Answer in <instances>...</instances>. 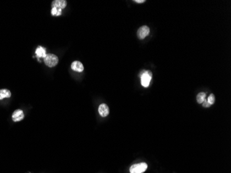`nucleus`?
I'll return each instance as SVG.
<instances>
[{
    "label": "nucleus",
    "mask_w": 231,
    "mask_h": 173,
    "mask_svg": "<svg viewBox=\"0 0 231 173\" xmlns=\"http://www.w3.org/2000/svg\"><path fill=\"white\" fill-rule=\"evenodd\" d=\"M141 85L144 87H147L150 85V81L152 79V72L150 71H143L141 73Z\"/></svg>",
    "instance_id": "obj_1"
},
{
    "label": "nucleus",
    "mask_w": 231,
    "mask_h": 173,
    "mask_svg": "<svg viewBox=\"0 0 231 173\" xmlns=\"http://www.w3.org/2000/svg\"><path fill=\"white\" fill-rule=\"evenodd\" d=\"M44 63L47 66L53 67L58 63V58L54 54H48L44 58Z\"/></svg>",
    "instance_id": "obj_2"
},
{
    "label": "nucleus",
    "mask_w": 231,
    "mask_h": 173,
    "mask_svg": "<svg viewBox=\"0 0 231 173\" xmlns=\"http://www.w3.org/2000/svg\"><path fill=\"white\" fill-rule=\"evenodd\" d=\"M147 168V165L146 163H140L134 164L130 168V173H143Z\"/></svg>",
    "instance_id": "obj_3"
},
{
    "label": "nucleus",
    "mask_w": 231,
    "mask_h": 173,
    "mask_svg": "<svg viewBox=\"0 0 231 173\" xmlns=\"http://www.w3.org/2000/svg\"><path fill=\"white\" fill-rule=\"evenodd\" d=\"M150 28L147 26H143L138 29L137 31V36L140 40H143L144 38L150 34Z\"/></svg>",
    "instance_id": "obj_4"
},
{
    "label": "nucleus",
    "mask_w": 231,
    "mask_h": 173,
    "mask_svg": "<svg viewBox=\"0 0 231 173\" xmlns=\"http://www.w3.org/2000/svg\"><path fill=\"white\" fill-rule=\"evenodd\" d=\"M24 117H25L24 112H23V111L21 110H15V112H13V116H12L13 121H15V122H18V121L23 120Z\"/></svg>",
    "instance_id": "obj_5"
},
{
    "label": "nucleus",
    "mask_w": 231,
    "mask_h": 173,
    "mask_svg": "<svg viewBox=\"0 0 231 173\" xmlns=\"http://www.w3.org/2000/svg\"><path fill=\"white\" fill-rule=\"evenodd\" d=\"M98 112L102 117H106L107 116H108L109 113L108 106L104 103L100 105V106L98 107Z\"/></svg>",
    "instance_id": "obj_6"
},
{
    "label": "nucleus",
    "mask_w": 231,
    "mask_h": 173,
    "mask_svg": "<svg viewBox=\"0 0 231 173\" xmlns=\"http://www.w3.org/2000/svg\"><path fill=\"white\" fill-rule=\"evenodd\" d=\"M71 69L77 72H82L84 70V66L83 64L79 61H74L71 64Z\"/></svg>",
    "instance_id": "obj_7"
},
{
    "label": "nucleus",
    "mask_w": 231,
    "mask_h": 173,
    "mask_svg": "<svg viewBox=\"0 0 231 173\" xmlns=\"http://www.w3.org/2000/svg\"><path fill=\"white\" fill-rule=\"evenodd\" d=\"M66 6V2L64 1V0H55V1H53L52 3V6L53 7H56V8H59V9H64Z\"/></svg>",
    "instance_id": "obj_8"
},
{
    "label": "nucleus",
    "mask_w": 231,
    "mask_h": 173,
    "mask_svg": "<svg viewBox=\"0 0 231 173\" xmlns=\"http://www.w3.org/2000/svg\"><path fill=\"white\" fill-rule=\"evenodd\" d=\"M36 53L37 56V58H45L47 56V53H46V49L42 47H38L37 48L36 51Z\"/></svg>",
    "instance_id": "obj_9"
},
{
    "label": "nucleus",
    "mask_w": 231,
    "mask_h": 173,
    "mask_svg": "<svg viewBox=\"0 0 231 173\" xmlns=\"http://www.w3.org/2000/svg\"><path fill=\"white\" fill-rule=\"evenodd\" d=\"M11 96V93L8 90H0V100H3L5 98H10Z\"/></svg>",
    "instance_id": "obj_10"
},
{
    "label": "nucleus",
    "mask_w": 231,
    "mask_h": 173,
    "mask_svg": "<svg viewBox=\"0 0 231 173\" xmlns=\"http://www.w3.org/2000/svg\"><path fill=\"white\" fill-rule=\"evenodd\" d=\"M206 94L204 92H201L197 95V101L198 103H203V102L204 101V100L206 99Z\"/></svg>",
    "instance_id": "obj_11"
},
{
    "label": "nucleus",
    "mask_w": 231,
    "mask_h": 173,
    "mask_svg": "<svg viewBox=\"0 0 231 173\" xmlns=\"http://www.w3.org/2000/svg\"><path fill=\"white\" fill-rule=\"evenodd\" d=\"M51 14L52 15L59 16L62 14V9H59V8L53 7L51 10Z\"/></svg>",
    "instance_id": "obj_12"
},
{
    "label": "nucleus",
    "mask_w": 231,
    "mask_h": 173,
    "mask_svg": "<svg viewBox=\"0 0 231 173\" xmlns=\"http://www.w3.org/2000/svg\"><path fill=\"white\" fill-rule=\"evenodd\" d=\"M208 102V103L210 105H213L214 103V101H215V97H214V95L213 94H211L210 96H209L208 100H207Z\"/></svg>",
    "instance_id": "obj_13"
},
{
    "label": "nucleus",
    "mask_w": 231,
    "mask_h": 173,
    "mask_svg": "<svg viewBox=\"0 0 231 173\" xmlns=\"http://www.w3.org/2000/svg\"><path fill=\"white\" fill-rule=\"evenodd\" d=\"M210 105H210V104L208 103V101H207L206 99L204 100V101L203 102V106L204 107H209L210 106Z\"/></svg>",
    "instance_id": "obj_14"
},
{
    "label": "nucleus",
    "mask_w": 231,
    "mask_h": 173,
    "mask_svg": "<svg viewBox=\"0 0 231 173\" xmlns=\"http://www.w3.org/2000/svg\"><path fill=\"white\" fill-rule=\"evenodd\" d=\"M134 2H136V3H144L146 1L145 0H135Z\"/></svg>",
    "instance_id": "obj_15"
}]
</instances>
